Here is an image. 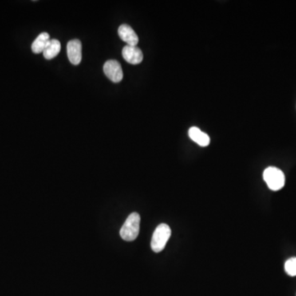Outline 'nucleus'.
Segmentation results:
<instances>
[{"label": "nucleus", "mask_w": 296, "mask_h": 296, "mask_svg": "<svg viewBox=\"0 0 296 296\" xmlns=\"http://www.w3.org/2000/svg\"><path fill=\"white\" fill-rule=\"evenodd\" d=\"M140 216L133 212L128 216L120 230V236L125 241H133L139 236L140 229Z\"/></svg>", "instance_id": "1"}, {"label": "nucleus", "mask_w": 296, "mask_h": 296, "mask_svg": "<svg viewBox=\"0 0 296 296\" xmlns=\"http://www.w3.org/2000/svg\"><path fill=\"white\" fill-rule=\"evenodd\" d=\"M122 56L128 64H139L143 60V53L139 47L126 45L122 50Z\"/></svg>", "instance_id": "7"}, {"label": "nucleus", "mask_w": 296, "mask_h": 296, "mask_svg": "<svg viewBox=\"0 0 296 296\" xmlns=\"http://www.w3.org/2000/svg\"><path fill=\"white\" fill-rule=\"evenodd\" d=\"M67 53L68 60L73 65H78L82 61V42L74 39L68 41L67 45Z\"/></svg>", "instance_id": "5"}, {"label": "nucleus", "mask_w": 296, "mask_h": 296, "mask_svg": "<svg viewBox=\"0 0 296 296\" xmlns=\"http://www.w3.org/2000/svg\"><path fill=\"white\" fill-rule=\"evenodd\" d=\"M103 70H104V74L106 75V77L115 84L120 83L124 77L121 65L116 60H108L104 63Z\"/></svg>", "instance_id": "4"}, {"label": "nucleus", "mask_w": 296, "mask_h": 296, "mask_svg": "<svg viewBox=\"0 0 296 296\" xmlns=\"http://www.w3.org/2000/svg\"><path fill=\"white\" fill-rule=\"evenodd\" d=\"M49 35L47 32H42L39 35L37 39L35 40L34 42L32 43V50L33 53H40L44 51L47 43L49 42Z\"/></svg>", "instance_id": "10"}, {"label": "nucleus", "mask_w": 296, "mask_h": 296, "mask_svg": "<svg viewBox=\"0 0 296 296\" xmlns=\"http://www.w3.org/2000/svg\"><path fill=\"white\" fill-rule=\"evenodd\" d=\"M189 136L194 143H196L201 147H207L210 143V138L208 135L201 131L197 127H193L189 130Z\"/></svg>", "instance_id": "8"}, {"label": "nucleus", "mask_w": 296, "mask_h": 296, "mask_svg": "<svg viewBox=\"0 0 296 296\" xmlns=\"http://www.w3.org/2000/svg\"><path fill=\"white\" fill-rule=\"evenodd\" d=\"M118 34L120 36L122 41L127 43V45L137 46L138 43H139V39L138 35L129 25L122 24L121 26L118 29Z\"/></svg>", "instance_id": "6"}, {"label": "nucleus", "mask_w": 296, "mask_h": 296, "mask_svg": "<svg viewBox=\"0 0 296 296\" xmlns=\"http://www.w3.org/2000/svg\"><path fill=\"white\" fill-rule=\"evenodd\" d=\"M60 49H61V44L60 41L56 39H50L49 42L47 43L46 46L43 51V55L46 60H52L60 53Z\"/></svg>", "instance_id": "9"}, {"label": "nucleus", "mask_w": 296, "mask_h": 296, "mask_svg": "<svg viewBox=\"0 0 296 296\" xmlns=\"http://www.w3.org/2000/svg\"><path fill=\"white\" fill-rule=\"evenodd\" d=\"M263 179L273 191H278L285 186L286 177L284 173L277 167H267L263 172Z\"/></svg>", "instance_id": "3"}, {"label": "nucleus", "mask_w": 296, "mask_h": 296, "mask_svg": "<svg viewBox=\"0 0 296 296\" xmlns=\"http://www.w3.org/2000/svg\"><path fill=\"white\" fill-rule=\"evenodd\" d=\"M285 270L288 275L290 277L296 276V258H291L288 259L285 263Z\"/></svg>", "instance_id": "11"}, {"label": "nucleus", "mask_w": 296, "mask_h": 296, "mask_svg": "<svg viewBox=\"0 0 296 296\" xmlns=\"http://www.w3.org/2000/svg\"><path fill=\"white\" fill-rule=\"evenodd\" d=\"M171 235V230L167 224H160L156 227L151 239V250L155 253H160L164 250Z\"/></svg>", "instance_id": "2"}]
</instances>
